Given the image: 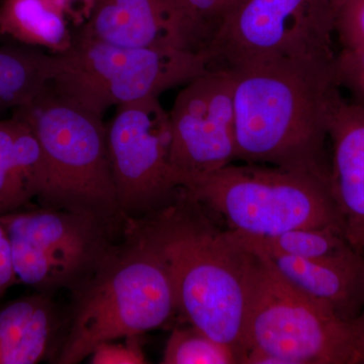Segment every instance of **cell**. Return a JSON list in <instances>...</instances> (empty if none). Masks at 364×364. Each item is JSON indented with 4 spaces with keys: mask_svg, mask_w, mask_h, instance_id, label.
<instances>
[{
    "mask_svg": "<svg viewBox=\"0 0 364 364\" xmlns=\"http://www.w3.org/2000/svg\"><path fill=\"white\" fill-rule=\"evenodd\" d=\"M126 240L153 254L166 270L176 312L227 345L241 363L248 250L183 191L141 219L126 217Z\"/></svg>",
    "mask_w": 364,
    "mask_h": 364,
    "instance_id": "cell-1",
    "label": "cell"
},
{
    "mask_svg": "<svg viewBox=\"0 0 364 364\" xmlns=\"http://www.w3.org/2000/svg\"><path fill=\"white\" fill-rule=\"evenodd\" d=\"M335 62H277L230 71L236 161L296 170L330 182V124L344 98Z\"/></svg>",
    "mask_w": 364,
    "mask_h": 364,
    "instance_id": "cell-2",
    "label": "cell"
},
{
    "mask_svg": "<svg viewBox=\"0 0 364 364\" xmlns=\"http://www.w3.org/2000/svg\"><path fill=\"white\" fill-rule=\"evenodd\" d=\"M14 116L31 127L44 155L45 207L82 210L114 226L124 223L112 178L102 114L48 85Z\"/></svg>",
    "mask_w": 364,
    "mask_h": 364,
    "instance_id": "cell-3",
    "label": "cell"
},
{
    "mask_svg": "<svg viewBox=\"0 0 364 364\" xmlns=\"http://www.w3.org/2000/svg\"><path fill=\"white\" fill-rule=\"evenodd\" d=\"M247 250L241 363H364L350 323L299 291Z\"/></svg>",
    "mask_w": 364,
    "mask_h": 364,
    "instance_id": "cell-4",
    "label": "cell"
},
{
    "mask_svg": "<svg viewBox=\"0 0 364 364\" xmlns=\"http://www.w3.org/2000/svg\"><path fill=\"white\" fill-rule=\"evenodd\" d=\"M73 296L59 364L82 363L98 345L157 329L176 312L165 268L128 240Z\"/></svg>",
    "mask_w": 364,
    "mask_h": 364,
    "instance_id": "cell-5",
    "label": "cell"
},
{
    "mask_svg": "<svg viewBox=\"0 0 364 364\" xmlns=\"http://www.w3.org/2000/svg\"><path fill=\"white\" fill-rule=\"evenodd\" d=\"M182 191L219 215L230 230L250 236L299 228L341 229L329 181L306 172L232 163Z\"/></svg>",
    "mask_w": 364,
    "mask_h": 364,
    "instance_id": "cell-6",
    "label": "cell"
},
{
    "mask_svg": "<svg viewBox=\"0 0 364 364\" xmlns=\"http://www.w3.org/2000/svg\"><path fill=\"white\" fill-rule=\"evenodd\" d=\"M346 0H244L207 52L208 68L235 71L277 62L334 63Z\"/></svg>",
    "mask_w": 364,
    "mask_h": 364,
    "instance_id": "cell-7",
    "label": "cell"
},
{
    "mask_svg": "<svg viewBox=\"0 0 364 364\" xmlns=\"http://www.w3.org/2000/svg\"><path fill=\"white\" fill-rule=\"evenodd\" d=\"M56 55L58 72L53 87L102 116L114 105L159 97L208 70L203 53L123 47L79 28L69 50Z\"/></svg>",
    "mask_w": 364,
    "mask_h": 364,
    "instance_id": "cell-8",
    "label": "cell"
},
{
    "mask_svg": "<svg viewBox=\"0 0 364 364\" xmlns=\"http://www.w3.org/2000/svg\"><path fill=\"white\" fill-rule=\"evenodd\" d=\"M18 282L38 293L85 286L117 250L112 225L82 210L46 207L0 215Z\"/></svg>",
    "mask_w": 364,
    "mask_h": 364,
    "instance_id": "cell-9",
    "label": "cell"
},
{
    "mask_svg": "<svg viewBox=\"0 0 364 364\" xmlns=\"http://www.w3.org/2000/svg\"><path fill=\"white\" fill-rule=\"evenodd\" d=\"M107 149L124 217L157 210L181 191L171 163L169 112L158 97L117 107L107 126Z\"/></svg>",
    "mask_w": 364,
    "mask_h": 364,
    "instance_id": "cell-10",
    "label": "cell"
},
{
    "mask_svg": "<svg viewBox=\"0 0 364 364\" xmlns=\"http://www.w3.org/2000/svg\"><path fill=\"white\" fill-rule=\"evenodd\" d=\"M169 119L172 167L181 189L236 161L232 72L208 68L189 81Z\"/></svg>",
    "mask_w": 364,
    "mask_h": 364,
    "instance_id": "cell-11",
    "label": "cell"
},
{
    "mask_svg": "<svg viewBox=\"0 0 364 364\" xmlns=\"http://www.w3.org/2000/svg\"><path fill=\"white\" fill-rule=\"evenodd\" d=\"M78 28L123 47L198 53L176 0H97L90 20Z\"/></svg>",
    "mask_w": 364,
    "mask_h": 364,
    "instance_id": "cell-12",
    "label": "cell"
},
{
    "mask_svg": "<svg viewBox=\"0 0 364 364\" xmlns=\"http://www.w3.org/2000/svg\"><path fill=\"white\" fill-rule=\"evenodd\" d=\"M330 193L347 241L364 256V105L343 98L329 130Z\"/></svg>",
    "mask_w": 364,
    "mask_h": 364,
    "instance_id": "cell-13",
    "label": "cell"
},
{
    "mask_svg": "<svg viewBox=\"0 0 364 364\" xmlns=\"http://www.w3.org/2000/svg\"><path fill=\"white\" fill-rule=\"evenodd\" d=\"M241 243L260 256L289 284L344 322H353L363 310L364 256L360 254L335 259H306Z\"/></svg>",
    "mask_w": 364,
    "mask_h": 364,
    "instance_id": "cell-14",
    "label": "cell"
},
{
    "mask_svg": "<svg viewBox=\"0 0 364 364\" xmlns=\"http://www.w3.org/2000/svg\"><path fill=\"white\" fill-rule=\"evenodd\" d=\"M59 313L49 294L0 305V364H35L54 353Z\"/></svg>",
    "mask_w": 364,
    "mask_h": 364,
    "instance_id": "cell-15",
    "label": "cell"
},
{
    "mask_svg": "<svg viewBox=\"0 0 364 364\" xmlns=\"http://www.w3.org/2000/svg\"><path fill=\"white\" fill-rule=\"evenodd\" d=\"M45 182L44 155L31 127L14 114L0 119V215L39 198Z\"/></svg>",
    "mask_w": 364,
    "mask_h": 364,
    "instance_id": "cell-16",
    "label": "cell"
},
{
    "mask_svg": "<svg viewBox=\"0 0 364 364\" xmlns=\"http://www.w3.org/2000/svg\"><path fill=\"white\" fill-rule=\"evenodd\" d=\"M69 18L48 0H2L0 37L63 54L73 43Z\"/></svg>",
    "mask_w": 364,
    "mask_h": 364,
    "instance_id": "cell-17",
    "label": "cell"
},
{
    "mask_svg": "<svg viewBox=\"0 0 364 364\" xmlns=\"http://www.w3.org/2000/svg\"><path fill=\"white\" fill-rule=\"evenodd\" d=\"M58 72V57L40 48L0 46V111L16 109L37 97Z\"/></svg>",
    "mask_w": 364,
    "mask_h": 364,
    "instance_id": "cell-18",
    "label": "cell"
},
{
    "mask_svg": "<svg viewBox=\"0 0 364 364\" xmlns=\"http://www.w3.org/2000/svg\"><path fill=\"white\" fill-rule=\"evenodd\" d=\"M231 231L238 240L248 245L294 257L335 259L358 253L352 248L339 227L299 228L270 237L250 236L233 230Z\"/></svg>",
    "mask_w": 364,
    "mask_h": 364,
    "instance_id": "cell-19",
    "label": "cell"
},
{
    "mask_svg": "<svg viewBox=\"0 0 364 364\" xmlns=\"http://www.w3.org/2000/svg\"><path fill=\"white\" fill-rule=\"evenodd\" d=\"M163 364H238V355L227 345L218 342L191 325L176 328L170 335Z\"/></svg>",
    "mask_w": 364,
    "mask_h": 364,
    "instance_id": "cell-20",
    "label": "cell"
},
{
    "mask_svg": "<svg viewBox=\"0 0 364 364\" xmlns=\"http://www.w3.org/2000/svg\"><path fill=\"white\" fill-rule=\"evenodd\" d=\"M244 0H176L196 51L205 54L225 21Z\"/></svg>",
    "mask_w": 364,
    "mask_h": 364,
    "instance_id": "cell-21",
    "label": "cell"
},
{
    "mask_svg": "<svg viewBox=\"0 0 364 364\" xmlns=\"http://www.w3.org/2000/svg\"><path fill=\"white\" fill-rule=\"evenodd\" d=\"M335 71L340 88L350 95L349 100L364 105V49L337 52Z\"/></svg>",
    "mask_w": 364,
    "mask_h": 364,
    "instance_id": "cell-22",
    "label": "cell"
},
{
    "mask_svg": "<svg viewBox=\"0 0 364 364\" xmlns=\"http://www.w3.org/2000/svg\"><path fill=\"white\" fill-rule=\"evenodd\" d=\"M340 51L364 49V0H346L336 26Z\"/></svg>",
    "mask_w": 364,
    "mask_h": 364,
    "instance_id": "cell-23",
    "label": "cell"
},
{
    "mask_svg": "<svg viewBox=\"0 0 364 364\" xmlns=\"http://www.w3.org/2000/svg\"><path fill=\"white\" fill-rule=\"evenodd\" d=\"M139 336L128 337L124 344L114 341L98 345L90 355L92 364H144L148 363L139 343Z\"/></svg>",
    "mask_w": 364,
    "mask_h": 364,
    "instance_id": "cell-24",
    "label": "cell"
},
{
    "mask_svg": "<svg viewBox=\"0 0 364 364\" xmlns=\"http://www.w3.org/2000/svg\"><path fill=\"white\" fill-rule=\"evenodd\" d=\"M14 270L11 244L4 225L0 222V301L9 291V287L18 284Z\"/></svg>",
    "mask_w": 364,
    "mask_h": 364,
    "instance_id": "cell-25",
    "label": "cell"
},
{
    "mask_svg": "<svg viewBox=\"0 0 364 364\" xmlns=\"http://www.w3.org/2000/svg\"><path fill=\"white\" fill-rule=\"evenodd\" d=\"M59 9L74 26L80 28L90 20L97 0H48Z\"/></svg>",
    "mask_w": 364,
    "mask_h": 364,
    "instance_id": "cell-26",
    "label": "cell"
},
{
    "mask_svg": "<svg viewBox=\"0 0 364 364\" xmlns=\"http://www.w3.org/2000/svg\"><path fill=\"white\" fill-rule=\"evenodd\" d=\"M350 325L356 347L364 360V306L358 317Z\"/></svg>",
    "mask_w": 364,
    "mask_h": 364,
    "instance_id": "cell-27",
    "label": "cell"
},
{
    "mask_svg": "<svg viewBox=\"0 0 364 364\" xmlns=\"http://www.w3.org/2000/svg\"><path fill=\"white\" fill-rule=\"evenodd\" d=\"M0 41H2L1 37H0Z\"/></svg>",
    "mask_w": 364,
    "mask_h": 364,
    "instance_id": "cell-28",
    "label": "cell"
},
{
    "mask_svg": "<svg viewBox=\"0 0 364 364\" xmlns=\"http://www.w3.org/2000/svg\"><path fill=\"white\" fill-rule=\"evenodd\" d=\"M1 1H2V0H0V2H1Z\"/></svg>",
    "mask_w": 364,
    "mask_h": 364,
    "instance_id": "cell-29",
    "label": "cell"
}]
</instances>
